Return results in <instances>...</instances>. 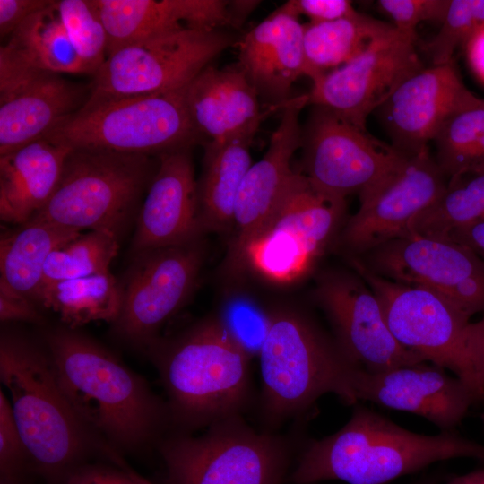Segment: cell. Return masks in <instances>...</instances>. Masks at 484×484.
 Segmentation results:
<instances>
[{
    "mask_svg": "<svg viewBox=\"0 0 484 484\" xmlns=\"http://www.w3.org/2000/svg\"><path fill=\"white\" fill-rule=\"evenodd\" d=\"M238 40L224 30L186 27L124 46L93 75L88 99L182 90Z\"/></svg>",
    "mask_w": 484,
    "mask_h": 484,
    "instance_id": "9c48e42d",
    "label": "cell"
},
{
    "mask_svg": "<svg viewBox=\"0 0 484 484\" xmlns=\"http://www.w3.org/2000/svg\"><path fill=\"white\" fill-rule=\"evenodd\" d=\"M353 397L425 418L441 432L454 431L470 407L478 402L469 386L435 364L421 362L383 371L357 368Z\"/></svg>",
    "mask_w": 484,
    "mask_h": 484,
    "instance_id": "44dd1931",
    "label": "cell"
},
{
    "mask_svg": "<svg viewBox=\"0 0 484 484\" xmlns=\"http://www.w3.org/2000/svg\"><path fill=\"white\" fill-rule=\"evenodd\" d=\"M29 64L56 73H85L59 17L56 1L31 14L5 44Z\"/></svg>",
    "mask_w": 484,
    "mask_h": 484,
    "instance_id": "1f68e13d",
    "label": "cell"
},
{
    "mask_svg": "<svg viewBox=\"0 0 484 484\" xmlns=\"http://www.w3.org/2000/svg\"><path fill=\"white\" fill-rule=\"evenodd\" d=\"M56 9L85 73L94 75L108 56L107 30L96 0H60Z\"/></svg>",
    "mask_w": 484,
    "mask_h": 484,
    "instance_id": "e575fe53",
    "label": "cell"
},
{
    "mask_svg": "<svg viewBox=\"0 0 484 484\" xmlns=\"http://www.w3.org/2000/svg\"><path fill=\"white\" fill-rule=\"evenodd\" d=\"M446 238L466 246L484 262V220L454 230Z\"/></svg>",
    "mask_w": 484,
    "mask_h": 484,
    "instance_id": "f6af8a7d",
    "label": "cell"
},
{
    "mask_svg": "<svg viewBox=\"0 0 484 484\" xmlns=\"http://www.w3.org/2000/svg\"><path fill=\"white\" fill-rule=\"evenodd\" d=\"M454 458L484 462V445L455 431L414 433L356 403L338 431L321 439H303L287 482L384 484Z\"/></svg>",
    "mask_w": 484,
    "mask_h": 484,
    "instance_id": "7a4b0ae2",
    "label": "cell"
},
{
    "mask_svg": "<svg viewBox=\"0 0 484 484\" xmlns=\"http://www.w3.org/2000/svg\"><path fill=\"white\" fill-rule=\"evenodd\" d=\"M375 273L443 295L470 317L484 312V262L446 238L407 234L369 251Z\"/></svg>",
    "mask_w": 484,
    "mask_h": 484,
    "instance_id": "9a60e30c",
    "label": "cell"
},
{
    "mask_svg": "<svg viewBox=\"0 0 484 484\" xmlns=\"http://www.w3.org/2000/svg\"><path fill=\"white\" fill-rule=\"evenodd\" d=\"M185 99L195 130L207 142L255 135L265 117L280 109H261L255 89L238 64L208 65L186 87Z\"/></svg>",
    "mask_w": 484,
    "mask_h": 484,
    "instance_id": "d4e9b609",
    "label": "cell"
},
{
    "mask_svg": "<svg viewBox=\"0 0 484 484\" xmlns=\"http://www.w3.org/2000/svg\"><path fill=\"white\" fill-rule=\"evenodd\" d=\"M411 484H427V483L424 482V481H419V482H415V483H411Z\"/></svg>",
    "mask_w": 484,
    "mask_h": 484,
    "instance_id": "f907efd6",
    "label": "cell"
},
{
    "mask_svg": "<svg viewBox=\"0 0 484 484\" xmlns=\"http://www.w3.org/2000/svg\"><path fill=\"white\" fill-rule=\"evenodd\" d=\"M35 302L74 330L91 322L115 323L121 311L122 289L108 272L42 284Z\"/></svg>",
    "mask_w": 484,
    "mask_h": 484,
    "instance_id": "f546056e",
    "label": "cell"
},
{
    "mask_svg": "<svg viewBox=\"0 0 484 484\" xmlns=\"http://www.w3.org/2000/svg\"><path fill=\"white\" fill-rule=\"evenodd\" d=\"M155 170L150 155L73 149L55 192L34 217L81 232L117 234Z\"/></svg>",
    "mask_w": 484,
    "mask_h": 484,
    "instance_id": "ba28073f",
    "label": "cell"
},
{
    "mask_svg": "<svg viewBox=\"0 0 484 484\" xmlns=\"http://www.w3.org/2000/svg\"><path fill=\"white\" fill-rule=\"evenodd\" d=\"M315 298L326 314L338 345L357 367L377 372L427 362L396 341L377 297L357 276L324 275Z\"/></svg>",
    "mask_w": 484,
    "mask_h": 484,
    "instance_id": "ac0fdd59",
    "label": "cell"
},
{
    "mask_svg": "<svg viewBox=\"0 0 484 484\" xmlns=\"http://www.w3.org/2000/svg\"><path fill=\"white\" fill-rule=\"evenodd\" d=\"M0 379L9 392L13 416L29 461L48 484H63L73 470L95 454L115 464L124 463L118 452L76 412L48 351L22 336L2 333Z\"/></svg>",
    "mask_w": 484,
    "mask_h": 484,
    "instance_id": "3957f363",
    "label": "cell"
},
{
    "mask_svg": "<svg viewBox=\"0 0 484 484\" xmlns=\"http://www.w3.org/2000/svg\"><path fill=\"white\" fill-rule=\"evenodd\" d=\"M269 312L258 355L261 389L256 407L263 429L278 431L285 422L298 421L327 393L355 405L351 383L359 367L335 339L298 307L278 305Z\"/></svg>",
    "mask_w": 484,
    "mask_h": 484,
    "instance_id": "5b68a950",
    "label": "cell"
},
{
    "mask_svg": "<svg viewBox=\"0 0 484 484\" xmlns=\"http://www.w3.org/2000/svg\"><path fill=\"white\" fill-rule=\"evenodd\" d=\"M307 105V93L293 97L284 104L266 152L251 165L242 180L233 215L234 234L226 262L231 275L243 273V255L247 244L273 214L297 173L291 168V160L301 148L299 116Z\"/></svg>",
    "mask_w": 484,
    "mask_h": 484,
    "instance_id": "d6986e66",
    "label": "cell"
},
{
    "mask_svg": "<svg viewBox=\"0 0 484 484\" xmlns=\"http://www.w3.org/2000/svg\"><path fill=\"white\" fill-rule=\"evenodd\" d=\"M0 319L2 322H43L35 301L4 287H0Z\"/></svg>",
    "mask_w": 484,
    "mask_h": 484,
    "instance_id": "ee69618b",
    "label": "cell"
},
{
    "mask_svg": "<svg viewBox=\"0 0 484 484\" xmlns=\"http://www.w3.org/2000/svg\"><path fill=\"white\" fill-rule=\"evenodd\" d=\"M108 35V55L132 43L184 28L241 26L239 1L96 0Z\"/></svg>",
    "mask_w": 484,
    "mask_h": 484,
    "instance_id": "603a6c76",
    "label": "cell"
},
{
    "mask_svg": "<svg viewBox=\"0 0 484 484\" xmlns=\"http://www.w3.org/2000/svg\"><path fill=\"white\" fill-rule=\"evenodd\" d=\"M437 34L425 46L433 65L453 62L458 48H465L484 28V0H450Z\"/></svg>",
    "mask_w": 484,
    "mask_h": 484,
    "instance_id": "d590c367",
    "label": "cell"
},
{
    "mask_svg": "<svg viewBox=\"0 0 484 484\" xmlns=\"http://www.w3.org/2000/svg\"><path fill=\"white\" fill-rule=\"evenodd\" d=\"M433 143L435 160L447 178L484 164V99L449 117Z\"/></svg>",
    "mask_w": 484,
    "mask_h": 484,
    "instance_id": "836d02e7",
    "label": "cell"
},
{
    "mask_svg": "<svg viewBox=\"0 0 484 484\" xmlns=\"http://www.w3.org/2000/svg\"><path fill=\"white\" fill-rule=\"evenodd\" d=\"M352 263L377 297L396 341L425 361L451 370L465 383V332L471 317L431 289L391 281L359 260Z\"/></svg>",
    "mask_w": 484,
    "mask_h": 484,
    "instance_id": "7c38bea8",
    "label": "cell"
},
{
    "mask_svg": "<svg viewBox=\"0 0 484 484\" xmlns=\"http://www.w3.org/2000/svg\"><path fill=\"white\" fill-rule=\"evenodd\" d=\"M117 251V234L111 230L80 233L49 255L42 284L108 272Z\"/></svg>",
    "mask_w": 484,
    "mask_h": 484,
    "instance_id": "d6a6232c",
    "label": "cell"
},
{
    "mask_svg": "<svg viewBox=\"0 0 484 484\" xmlns=\"http://www.w3.org/2000/svg\"><path fill=\"white\" fill-rule=\"evenodd\" d=\"M345 200L316 190L298 171L279 206L247 244L243 272L288 284L311 269L343 217Z\"/></svg>",
    "mask_w": 484,
    "mask_h": 484,
    "instance_id": "30bf717a",
    "label": "cell"
},
{
    "mask_svg": "<svg viewBox=\"0 0 484 484\" xmlns=\"http://www.w3.org/2000/svg\"><path fill=\"white\" fill-rule=\"evenodd\" d=\"M90 90L0 48V155L42 139L79 110Z\"/></svg>",
    "mask_w": 484,
    "mask_h": 484,
    "instance_id": "2e32d148",
    "label": "cell"
},
{
    "mask_svg": "<svg viewBox=\"0 0 484 484\" xmlns=\"http://www.w3.org/2000/svg\"><path fill=\"white\" fill-rule=\"evenodd\" d=\"M147 350L166 392L174 431L191 434L256 406L252 359L216 315L172 339H157Z\"/></svg>",
    "mask_w": 484,
    "mask_h": 484,
    "instance_id": "277c9868",
    "label": "cell"
},
{
    "mask_svg": "<svg viewBox=\"0 0 484 484\" xmlns=\"http://www.w3.org/2000/svg\"><path fill=\"white\" fill-rule=\"evenodd\" d=\"M483 220L484 164H480L448 177L436 200L411 221L407 234L447 238Z\"/></svg>",
    "mask_w": 484,
    "mask_h": 484,
    "instance_id": "4dcf8cb0",
    "label": "cell"
},
{
    "mask_svg": "<svg viewBox=\"0 0 484 484\" xmlns=\"http://www.w3.org/2000/svg\"><path fill=\"white\" fill-rule=\"evenodd\" d=\"M255 135L207 142L199 185L198 207L203 231H223L233 222L242 180L251 167L250 146Z\"/></svg>",
    "mask_w": 484,
    "mask_h": 484,
    "instance_id": "4316f807",
    "label": "cell"
},
{
    "mask_svg": "<svg viewBox=\"0 0 484 484\" xmlns=\"http://www.w3.org/2000/svg\"><path fill=\"white\" fill-rule=\"evenodd\" d=\"M480 419H481V422L484 426V411L480 414Z\"/></svg>",
    "mask_w": 484,
    "mask_h": 484,
    "instance_id": "681fc988",
    "label": "cell"
},
{
    "mask_svg": "<svg viewBox=\"0 0 484 484\" xmlns=\"http://www.w3.org/2000/svg\"><path fill=\"white\" fill-rule=\"evenodd\" d=\"M483 99L464 85L451 62L412 74L377 110L391 145L415 154L429 148L449 117Z\"/></svg>",
    "mask_w": 484,
    "mask_h": 484,
    "instance_id": "ffe728a7",
    "label": "cell"
},
{
    "mask_svg": "<svg viewBox=\"0 0 484 484\" xmlns=\"http://www.w3.org/2000/svg\"><path fill=\"white\" fill-rule=\"evenodd\" d=\"M72 149L39 139L0 155V219L30 221L55 192Z\"/></svg>",
    "mask_w": 484,
    "mask_h": 484,
    "instance_id": "484cf974",
    "label": "cell"
},
{
    "mask_svg": "<svg viewBox=\"0 0 484 484\" xmlns=\"http://www.w3.org/2000/svg\"><path fill=\"white\" fill-rule=\"evenodd\" d=\"M185 89L106 99L83 106L43 138L70 149L151 155L189 148L201 136L190 118Z\"/></svg>",
    "mask_w": 484,
    "mask_h": 484,
    "instance_id": "52a82bcc",
    "label": "cell"
},
{
    "mask_svg": "<svg viewBox=\"0 0 484 484\" xmlns=\"http://www.w3.org/2000/svg\"><path fill=\"white\" fill-rule=\"evenodd\" d=\"M466 385L478 402L484 401V317L470 322L465 332Z\"/></svg>",
    "mask_w": 484,
    "mask_h": 484,
    "instance_id": "ab89813d",
    "label": "cell"
},
{
    "mask_svg": "<svg viewBox=\"0 0 484 484\" xmlns=\"http://www.w3.org/2000/svg\"><path fill=\"white\" fill-rule=\"evenodd\" d=\"M416 40V34L395 28L349 63L314 79L308 105L325 108L367 130L368 116L424 68Z\"/></svg>",
    "mask_w": 484,
    "mask_h": 484,
    "instance_id": "5bb4252c",
    "label": "cell"
},
{
    "mask_svg": "<svg viewBox=\"0 0 484 484\" xmlns=\"http://www.w3.org/2000/svg\"><path fill=\"white\" fill-rule=\"evenodd\" d=\"M301 172L319 192L343 199L372 188L404 153L323 107L313 106L302 126Z\"/></svg>",
    "mask_w": 484,
    "mask_h": 484,
    "instance_id": "8fae6325",
    "label": "cell"
},
{
    "mask_svg": "<svg viewBox=\"0 0 484 484\" xmlns=\"http://www.w3.org/2000/svg\"><path fill=\"white\" fill-rule=\"evenodd\" d=\"M63 484H141L138 473L125 465L84 462L73 470Z\"/></svg>",
    "mask_w": 484,
    "mask_h": 484,
    "instance_id": "60d3db41",
    "label": "cell"
},
{
    "mask_svg": "<svg viewBox=\"0 0 484 484\" xmlns=\"http://www.w3.org/2000/svg\"><path fill=\"white\" fill-rule=\"evenodd\" d=\"M196 239L137 254L122 289L117 333L148 348L162 325L186 303L201 270L204 251Z\"/></svg>",
    "mask_w": 484,
    "mask_h": 484,
    "instance_id": "4fadbf2b",
    "label": "cell"
},
{
    "mask_svg": "<svg viewBox=\"0 0 484 484\" xmlns=\"http://www.w3.org/2000/svg\"><path fill=\"white\" fill-rule=\"evenodd\" d=\"M280 8L297 17L304 15L312 23L335 21L357 13L347 0H290Z\"/></svg>",
    "mask_w": 484,
    "mask_h": 484,
    "instance_id": "b9f144b4",
    "label": "cell"
},
{
    "mask_svg": "<svg viewBox=\"0 0 484 484\" xmlns=\"http://www.w3.org/2000/svg\"><path fill=\"white\" fill-rule=\"evenodd\" d=\"M48 353L69 402L86 425L117 452L164 437L166 402L110 351L73 329L52 331Z\"/></svg>",
    "mask_w": 484,
    "mask_h": 484,
    "instance_id": "6da1fadb",
    "label": "cell"
},
{
    "mask_svg": "<svg viewBox=\"0 0 484 484\" xmlns=\"http://www.w3.org/2000/svg\"><path fill=\"white\" fill-rule=\"evenodd\" d=\"M394 30L393 24L358 12L335 21L304 24L306 76L313 81L349 63Z\"/></svg>",
    "mask_w": 484,
    "mask_h": 484,
    "instance_id": "f1b7e54d",
    "label": "cell"
},
{
    "mask_svg": "<svg viewBox=\"0 0 484 484\" xmlns=\"http://www.w3.org/2000/svg\"><path fill=\"white\" fill-rule=\"evenodd\" d=\"M138 479H139L141 484H153L152 482H151L150 480H146L145 478L142 477L139 474H138Z\"/></svg>",
    "mask_w": 484,
    "mask_h": 484,
    "instance_id": "c3c4849f",
    "label": "cell"
},
{
    "mask_svg": "<svg viewBox=\"0 0 484 484\" xmlns=\"http://www.w3.org/2000/svg\"><path fill=\"white\" fill-rule=\"evenodd\" d=\"M52 0H0V35L11 36L31 14L48 7Z\"/></svg>",
    "mask_w": 484,
    "mask_h": 484,
    "instance_id": "7bdbcfd3",
    "label": "cell"
},
{
    "mask_svg": "<svg viewBox=\"0 0 484 484\" xmlns=\"http://www.w3.org/2000/svg\"><path fill=\"white\" fill-rule=\"evenodd\" d=\"M299 429H256L234 416L197 436L173 431L159 442L164 484H284L304 439Z\"/></svg>",
    "mask_w": 484,
    "mask_h": 484,
    "instance_id": "8992f818",
    "label": "cell"
},
{
    "mask_svg": "<svg viewBox=\"0 0 484 484\" xmlns=\"http://www.w3.org/2000/svg\"><path fill=\"white\" fill-rule=\"evenodd\" d=\"M29 457L16 427L9 400L0 392V484H23Z\"/></svg>",
    "mask_w": 484,
    "mask_h": 484,
    "instance_id": "74e56055",
    "label": "cell"
},
{
    "mask_svg": "<svg viewBox=\"0 0 484 484\" xmlns=\"http://www.w3.org/2000/svg\"><path fill=\"white\" fill-rule=\"evenodd\" d=\"M445 484H484V469L453 477Z\"/></svg>",
    "mask_w": 484,
    "mask_h": 484,
    "instance_id": "7dc6e473",
    "label": "cell"
},
{
    "mask_svg": "<svg viewBox=\"0 0 484 484\" xmlns=\"http://www.w3.org/2000/svg\"><path fill=\"white\" fill-rule=\"evenodd\" d=\"M447 179L429 148L406 154L383 180L359 194L360 205L345 225L343 244L353 252H369L407 235L411 221L436 200Z\"/></svg>",
    "mask_w": 484,
    "mask_h": 484,
    "instance_id": "e0dca14e",
    "label": "cell"
},
{
    "mask_svg": "<svg viewBox=\"0 0 484 484\" xmlns=\"http://www.w3.org/2000/svg\"><path fill=\"white\" fill-rule=\"evenodd\" d=\"M450 0H379L377 5L393 21L394 27L405 34H416L422 22L441 23Z\"/></svg>",
    "mask_w": 484,
    "mask_h": 484,
    "instance_id": "f35d334b",
    "label": "cell"
},
{
    "mask_svg": "<svg viewBox=\"0 0 484 484\" xmlns=\"http://www.w3.org/2000/svg\"><path fill=\"white\" fill-rule=\"evenodd\" d=\"M79 230L38 217L0 240V287L35 301L49 255L77 237Z\"/></svg>",
    "mask_w": 484,
    "mask_h": 484,
    "instance_id": "83f0119b",
    "label": "cell"
},
{
    "mask_svg": "<svg viewBox=\"0 0 484 484\" xmlns=\"http://www.w3.org/2000/svg\"><path fill=\"white\" fill-rule=\"evenodd\" d=\"M216 315L250 358H258L268 330L269 310L249 301L235 300Z\"/></svg>",
    "mask_w": 484,
    "mask_h": 484,
    "instance_id": "8d00e7d4",
    "label": "cell"
},
{
    "mask_svg": "<svg viewBox=\"0 0 484 484\" xmlns=\"http://www.w3.org/2000/svg\"><path fill=\"white\" fill-rule=\"evenodd\" d=\"M466 51L473 72L484 82V28L471 39Z\"/></svg>",
    "mask_w": 484,
    "mask_h": 484,
    "instance_id": "bcb514c9",
    "label": "cell"
},
{
    "mask_svg": "<svg viewBox=\"0 0 484 484\" xmlns=\"http://www.w3.org/2000/svg\"><path fill=\"white\" fill-rule=\"evenodd\" d=\"M197 184L189 148L163 153L137 217V254L199 239Z\"/></svg>",
    "mask_w": 484,
    "mask_h": 484,
    "instance_id": "7402d4cb",
    "label": "cell"
},
{
    "mask_svg": "<svg viewBox=\"0 0 484 484\" xmlns=\"http://www.w3.org/2000/svg\"><path fill=\"white\" fill-rule=\"evenodd\" d=\"M303 35L298 17L279 7L237 44L238 65L270 107L281 109L292 84L306 75Z\"/></svg>",
    "mask_w": 484,
    "mask_h": 484,
    "instance_id": "cb8c5ba5",
    "label": "cell"
}]
</instances>
